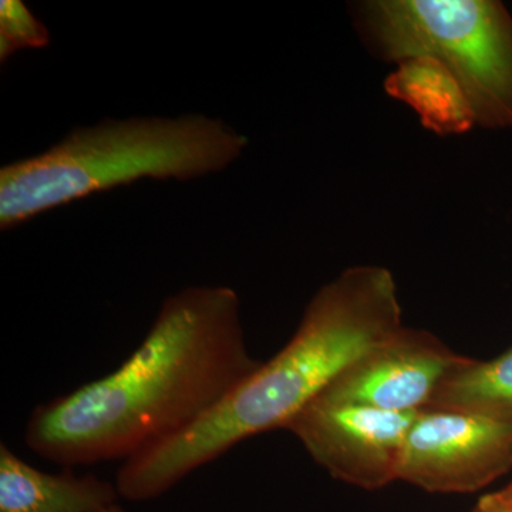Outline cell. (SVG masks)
Wrapping results in <instances>:
<instances>
[{
  "label": "cell",
  "instance_id": "1",
  "mask_svg": "<svg viewBox=\"0 0 512 512\" xmlns=\"http://www.w3.org/2000/svg\"><path fill=\"white\" fill-rule=\"evenodd\" d=\"M261 365L234 289H184L119 369L37 406L26 446L67 468L126 461L200 420Z\"/></svg>",
  "mask_w": 512,
  "mask_h": 512
},
{
  "label": "cell",
  "instance_id": "2",
  "mask_svg": "<svg viewBox=\"0 0 512 512\" xmlns=\"http://www.w3.org/2000/svg\"><path fill=\"white\" fill-rule=\"evenodd\" d=\"M397 286L380 266H355L320 288L291 340L190 427L124 461L121 498L154 500L242 441L284 430L367 350L402 328Z\"/></svg>",
  "mask_w": 512,
  "mask_h": 512
},
{
  "label": "cell",
  "instance_id": "3",
  "mask_svg": "<svg viewBox=\"0 0 512 512\" xmlns=\"http://www.w3.org/2000/svg\"><path fill=\"white\" fill-rule=\"evenodd\" d=\"M247 138L202 114L106 120L76 128L45 153L0 171L3 231L97 192L143 180H192L225 170Z\"/></svg>",
  "mask_w": 512,
  "mask_h": 512
},
{
  "label": "cell",
  "instance_id": "4",
  "mask_svg": "<svg viewBox=\"0 0 512 512\" xmlns=\"http://www.w3.org/2000/svg\"><path fill=\"white\" fill-rule=\"evenodd\" d=\"M356 25L370 52L389 62L439 60L463 86L477 124L512 127V18L491 0H369Z\"/></svg>",
  "mask_w": 512,
  "mask_h": 512
},
{
  "label": "cell",
  "instance_id": "5",
  "mask_svg": "<svg viewBox=\"0 0 512 512\" xmlns=\"http://www.w3.org/2000/svg\"><path fill=\"white\" fill-rule=\"evenodd\" d=\"M512 468V419L421 410L404 443L399 480L429 493L481 490Z\"/></svg>",
  "mask_w": 512,
  "mask_h": 512
},
{
  "label": "cell",
  "instance_id": "6",
  "mask_svg": "<svg viewBox=\"0 0 512 512\" xmlns=\"http://www.w3.org/2000/svg\"><path fill=\"white\" fill-rule=\"evenodd\" d=\"M419 413L315 399L284 430L330 476L373 491L399 480L404 443Z\"/></svg>",
  "mask_w": 512,
  "mask_h": 512
},
{
  "label": "cell",
  "instance_id": "7",
  "mask_svg": "<svg viewBox=\"0 0 512 512\" xmlns=\"http://www.w3.org/2000/svg\"><path fill=\"white\" fill-rule=\"evenodd\" d=\"M464 359L430 332L402 326L343 370L316 399L419 413Z\"/></svg>",
  "mask_w": 512,
  "mask_h": 512
},
{
  "label": "cell",
  "instance_id": "8",
  "mask_svg": "<svg viewBox=\"0 0 512 512\" xmlns=\"http://www.w3.org/2000/svg\"><path fill=\"white\" fill-rule=\"evenodd\" d=\"M119 497L116 484L70 468L45 473L0 444V512H100Z\"/></svg>",
  "mask_w": 512,
  "mask_h": 512
},
{
  "label": "cell",
  "instance_id": "9",
  "mask_svg": "<svg viewBox=\"0 0 512 512\" xmlns=\"http://www.w3.org/2000/svg\"><path fill=\"white\" fill-rule=\"evenodd\" d=\"M396 64L384 90L412 107L427 130L437 136H460L476 126V114L463 86L443 63L416 56Z\"/></svg>",
  "mask_w": 512,
  "mask_h": 512
},
{
  "label": "cell",
  "instance_id": "10",
  "mask_svg": "<svg viewBox=\"0 0 512 512\" xmlns=\"http://www.w3.org/2000/svg\"><path fill=\"white\" fill-rule=\"evenodd\" d=\"M426 409L512 419V348L485 362L466 357L444 377Z\"/></svg>",
  "mask_w": 512,
  "mask_h": 512
},
{
  "label": "cell",
  "instance_id": "11",
  "mask_svg": "<svg viewBox=\"0 0 512 512\" xmlns=\"http://www.w3.org/2000/svg\"><path fill=\"white\" fill-rule=\"evenodd\" d=\"M46 26L20 0L0 2V59L8 60L20 49H39L49 45Z\"/></svg>",
  "mask_w": 512,
  "mask_h": 512
},
{
  "label": "cell",
  "instance_id": "12",
  "mask_svg": "<svg viewBox=\"0 0 512 512\" xmlns=\"http://www.w3.org/2000/svg\"><path fill=\"white\" fill-rule=\"evenodd\" d=\"M471 512H512L497 493L485 495Z\"/></svg>",
  "mask_w": 512,
  "mask_h": 512
},
{
  "label": "cell",
  "instance_id": "13",
  "mask_svg": "<svg viewBox=\"0 0 512 512\" xmlns=\"http://www.w3.org/2000/svg\"><path fill=\"white\" fill-rule=\"evenodd\" d=\"M497 494L500 495L501 500H503L504 503L512 510V481L504 488V490L498 491Z\"/></svg>",
  "mask_w": 512,
  "mask_h": 512
},
{
  "label": "cell",
  "instance_id": "14",
  "mask_svg": "<svg viewBox=\"0 0 512 512\" xmlns=\"http://www.w3.org/2000/svg\"><path fill=\"white\" fill-rule=\"evenodd\" d=\"M100 512H124L123 508H120L119 505H111L110 508H106V510Z\"/></svg>",
  "mask_w": 512,
  "mask_h": 512
}]
</instances>
